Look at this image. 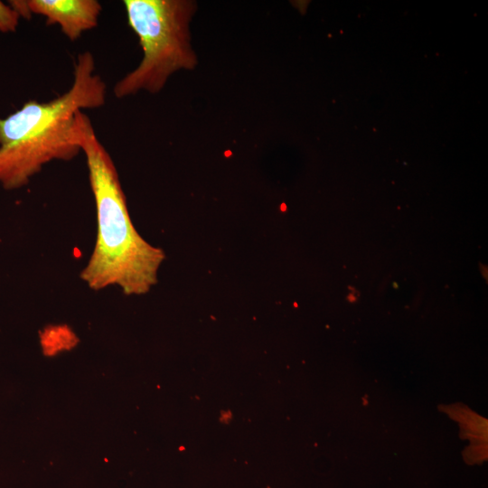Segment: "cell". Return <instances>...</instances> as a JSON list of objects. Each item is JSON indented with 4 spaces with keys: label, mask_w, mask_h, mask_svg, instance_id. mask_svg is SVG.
<instances>
[{
    "label": "cell",
    "mask_w": 488,
    "mask_h": 488,
    "mask_svg": "<svg viewBox=\"0 0 488 488\" xmlns=\"http://www.w3.org/2000/svg\"><path fill=\"white\" fill-rule=\"evenodd\" d=\"M77 138L86 157L97 216L95 246L80 278L95 291L117 286L127 296L146 294L157 282L164 252L133 225L115 164L82 111L77 114Z\"/></svg>",
    "instance_id": "6da1fadb"
},
{
    "label": "cell",
    "mask_w": 488,
    "mask_h": 488,
    "mask_svg": "<svg viewBox=\"0 0 488 488\" xmlns=\"http://www.w3.org/2000/svg\"><path fill=\"white\" fill-rule=\"evenodd\" d=\"M129 26L143 51L139 65L114 86L116 98L139 90L159 92L181 69L192 70L197 59L190 44L189 23L195 3L188 0H125Z\"/></svg>",
    "instance_id": "7a4b0ae2"
},
{
    "label": "cell",
    "mask_w": 488,
    "mask_h": 488,
    "mask_svg": "<svg viewBox=\"0 0 488 488\" xmlns=\"http://www.w3.org/2000/svg\"><path fill=\"white\" fill-rule=\"evenodd\" d=\"M29 16L39 14L46 24H58L62 33L70 41L95 28L102 10L97 0H26Z\"/></svg>",
    "instance_id": "5b68a950"
},
{
    "label": "cell",
    "mask_w": 488,
    "mask_h": 488,
    "mask_svg": "<svg viewBox=\"0 0 488 488\" xmlns=\"http://www.w3.org/2000/svg\"><path fill=\"white\" fill-rule=\"evenodd\" d=\"M77 114L52 127L0 146V183L5 189L26 185L54 160L69 161L81 151L77 138Z\"/></svg>",
    "instance_id": "277c9868"
},
{
    "label": "cell",
    "mask_w": 488,
    "mask_h": 488,
    "mask_svg": "<svg viewBox=\"0 0 488 488\" xmlns=\"http://www.w3.org/2000/svg\"><path fill=\"white\" fill-rule=\"evenodd\" d=\"M70 337L67 331H51L46 334L45 348L48 352H55L70 345Z\"/></svg>",
    "instance_id": "52a82bcc"
},
{
    "label": "cell",
    "mask_w": 488,
    "mask_h": 488,
    "mask_svg": "<svg viewBox=\"0 0 488 488\" xmlns=\"http://www.w3.org/2000/svg\"><path fill=\"white\" fill-rule=\"evenodd\" d=\"M106 99L107 84L95 72L92 53L81 52L74 63L73 82L65 93L48 102L31 100L0 118V146L40 134L83 109L100 108Z\"/></svg>",
    "instance_id": "3957f363"
},
{
    "label": "cell",
    "mask_w": 488,
    "mask_h": 488,
    "mask_svg": "<svg viewBox=\"0 0 488 488\" xmlns=\"http://www.w3.org/2000/svg\"><path fill=\"white\" fill-rule=\"evenodd\" d=\"M20 18L18 13L10 5L0 1V32H15Z\"/></svg>",
    "instance_id": "8992f818"
}]
</instances>
